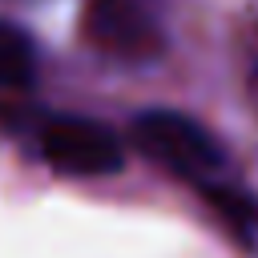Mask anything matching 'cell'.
I'll return each instance as SVG.
<instances>
[{"mask_svg": "<svg viewBox=\"0 0 258 258\" xmlns=\"http://www.w3.org/2000/svg\"><path fill=\"white\" fill-rule=\"evenodd\" d=\"M36 145L56 173L109 177L125 169V141L113 125L81 113H48L36 125Z\"/></svg>", "mask_w": 258, "mask_h": 258, "instance_id": "obj_3", "label": "cell"}, {"mask_svg": "<svg viewBox=\"0 0 258 258\" xmlns=\"http://www.w3.org/2000/svg\"><path fill=\"white\" fill-rule=\"evenodd\" d=\"M81 32L101 56L125 64H153L169 48V32L153 0H85Z\"/></svg>", "mask_w": 258, "mask_h": 258, "instance_id": "obj_2", "label": "cell"}, {"mask_svg": "<svg viewBox=\"0 0 258 258\" xmlns=\"http://www.w3.org/2000/svg\"><path fill=\"white\" fill-rule=\"evenodd\" d=\"M36 77H40L36 40L20 24L0 20V89H32Z\"/></svg>", "mask_w": 258, "mask_h": 258, "instance_id": "obj_5", "label": "cell"}, {"mask_svg": "<svg viewBox=\"0 0 258 258\" xmlns=\"http://www.w3.org/2000/svg\"><path fill=\"white\" fill-rule=\"evenodd\" d=\"M129 141L153 165L189 181L194 189H206V185L230 177L226 145L198 117H189L181 109H141L129 121Z\"/></svg>", "mask_w": 258, "mask_h": 258, "instance_id": "obj_1", "label": "cell"}, {"mask_svg": "<svg viewBox=\"0 0 258 258\" xmlns=\"http://www.w3.org/2000/svg\"><path fill=\"white\" fill-rule=\"evenodd\" d=\"M198 194H202V202L218 214L222 230H226L246 254L258 258V194L246 189V185L234 181V177L214 181V185H206V189H198Z\"/></svg>", "mask_w": 258, "mask_h": 258, "instance_id": "obj_4", "label": "cell"}]
</instances>
